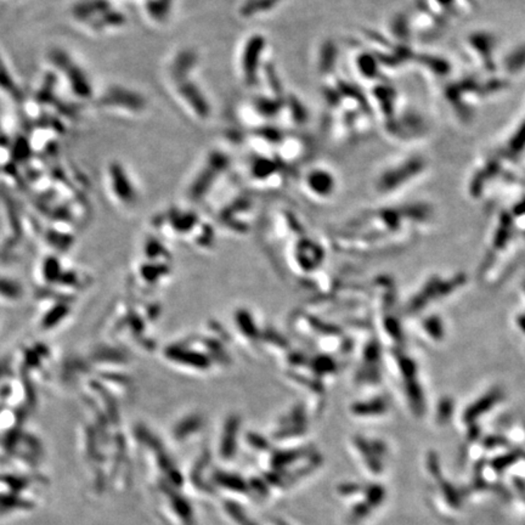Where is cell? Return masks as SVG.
<instances>
[{
	"mask_svg": "<svg viewBox=\"0 0 525 525\" xmlns=\"http://www.w3.org/2000/svg\"><path fill=\"white\" fill-rule=\"evenodd\" d=\"M428 159L422 155L406 156L397 159L381 173L376 180V189L382 194H395L410 187L429 172Z\"/></svg>",
	"mask_w": 525,
	"mask_h": 525,
	"instance_id": "obj_1",
	"label": "cell"
},
{
	"mask_svg": "<svg viewBox=\"0 0 525 525\" xmlns=\"http://www.w3.org/2000/svg\"><path fill=\"white\" fill-rule=\"evenodd\" d=\"M446 104L457 118L468 121L481 102L488 99L484 80L478 77H464L447 83L443 90Z\"/></svg>",
	"mask_w": 525,
	"mask_h": 525,
	"instance_id": "obj_2",
	"label": "cell"
},
{
	"mask_svg": "<svg viewBox=\"0 0 525 525\" xmlns=\"http://www.w3.org/2000/svg\"><path fill=\"white\" fill-rule=\"evenodd\" d=\"M498 48L499 39L493 32L479 30L464 37V49L468 58L486 75L498 73Z\"/></svg>",
	"mask_w": 525,
	"mask_h": 525,
	"instance_id": "obj_3",
	"label": "cell"
},
{
	"mask_svg": "<svg viewBox=\"0 0 525 525\" xmlns=\"http://www.w3.org/2000/svg\"><path fill=\"white\" fill-rule=\"evenodd\" d=\"M44 293V296L38 295V302L40 303H38L37 323L42 331L51 332L71 318L73 310L72 298L49 292Z\"/></svg>",
	"mask_w": 525,
	"mask_h": 525,
	"instance_id": "obj_4",
	"label": "cell"
},
{
	"mask_svg": "<svg viewBox=\"0 0 525 525\" xmlns=\"http://www.w3.org/2000/svg\"><path fill=\"white\" fill-rule=\"evenodd\" d=\"M53 355L48 347L44 345H30L21 350L20 353V372L23 375V380L26 378L27 373L30 375V383L36 380H44L49 373L48 369L51 366Z\"/></svg>",
	"mask_w": 525,
	"mask_h": 525,
	"instance_id": "obj_5",
	"label": "cell"
},
{
	"mask_svg": "<svg viewBox=\"0 0 525 525\" xmlns=\"http://www.w3.org/2000/svg\"><path fill=\"white\" fill-rule=\"evenodd\" d=\"M419 3L445 25L477 9V0H419Z\"/></svg>",
	"mask_w": 525,
	"mask_h": 525,
	"instance_id": "obj_6",
	"label": "cell"
},
{
	"mask_svg": "<svg viewBox=\"0 0 525 525\" xmlns=\"http://www.w3.org/2000/svg\"><path fill=\"white\" fill-rule=\"evenodd\" d=\"M264 37L253 36L248 39L241 54V73L242 78L247 84L256 83L259 66H261V53L264 51Z\"/></svg>",
	"mask_w": 525,
	"mask_h": 525,
	"instance_id": "obj_7",
	"label": "cell"
},
{
	"mask_svg": "<svg viewBox=\"0 0 525 525\" xmlns=\"http://www.w3.org/2000/svg\"><path fill=\"white\" fill-rule=\"evenodd\" d=\"M496 152L507 163L516 162L525 154V111L521 118L517 121L512 130L505 137L502 145Z\"/></svg>",
	"mask_w": 525,
	"mask_h": 525,
	"instance_id": "obj_8",
	"label": "cell"
},
{
	"mask_svg": "<svg viewBox=\"0 0 525 525\" xmlns=\"http://www.w3.org/2000/svg\"><path fill=\"white\" fill-rule=\"evenodd\" d=\"M110 190L116 201L123 207L134 206L137 199V192L128 174L124 173L120 166H115L110 172Z\"/></svg>",
	"mask_w": 525,
	"mask_h": 525,
	"instance_id": "obj_9",
	"label": "cell"
},
{
	"mask_svg": "<svg viewBox=\"0 0 525 525\" xmlns=\"http://www.w3.org/2000/svg\"><path fill=\"white\" fill-rule=\"evenodd\" d=\"M412 65L419 67V71L424 75H428L429 77L436 78V80L449 78L452 72V67L449 60L439 55H433V54L415 53Z\"/></svg>",
	"mask_w": 525,
	"mask_h": 525,
	"instance_id": "obj_10",
	"label": "cell"
},
{
	"mask_svg": "<svg viewBox=\"0 0 525 525\" xmlns=\"http://www.w3.org/2000/svg\"><path fill=\"white\" fill-rule=\"evenodd\" d=\"M178 95L189 110L196 113L199 120H207L211 109L202 92L190 82H183L178 85Z\"/></svg>",
	"mask_w": 525,
	"mask_h": 525,
	"instance_id": "obj_11",
	"label": "cell"
},
{
	"mask_svg": "<svg viewBox=\"0 0 525 525\" xmlns=\"http://www.w3.org/2000/svg\"><path fill=\"white\" fill-rule=\"evenodd\" d=\"M525 72V45H519L508 51L502 58H499L498 73L511 80Z\"/></svg>",
	"mask_w": 525,
	"mask_h": 525,
	"instance_id": "obj_12",
	"label": "cell"
},
{
	"mask_svg": "<svg viewBox=\"0 0 525 525\" xmlns=\"http://www.w3.org/2000/svg\"><path fill=\"white\" fill-rule=\"evenodd\" d=\"M307 187L310 192L315 194L319 197H327L333 192L335 187V178L333 174L326 169H313L308 173L305 179Z\"/></svg>",
	"mask_w": 525,
	"mask_h": 525,
	"instance_id": "obj_13",
	"label": "cell"
},
{
	"mask_svg": "<svg viewBox=\"0 0 525 525\" xmlns=\"http://www.w3.org/2000/svg\"><path fill=\"white\" fill-rule=\"evenodd\" d=\"M25 297L23 283L16 278L0 274V303L1 304H16Z\"/></svg>",
	"mask_w": 525,
	"mask_h": 525,
	"instance_id": "obj_14",
	"label": "cell"
}]
</instances>
